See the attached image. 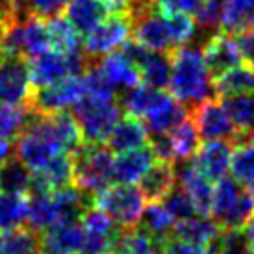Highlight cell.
I'll return each mask as SVG.
<instances>
[{
  "label": "cell",
  "instance_id": "obj_7",
  "mask_svg": "<svg viewBox=\"0 0 254 254\" xmlns=\"http://www.w3.org/2000/svg\"><path fill=\"white\" fill-rule=\"evenodd\" d=\"M95 204L117 226L130 228L139 223L147 198L134 184H110L95 195Z\"/></svg>",
  "mask_w": 254,
  "mask_h": 254
},
{
  "label": "cell",
  "instance_id": "obj_45",
  "mask_svg": "<svg viewBox=\"0 0 254 254\" xmlns=\"http://www.w3.org/2000/svg\"><path fill=\"white\" fill-rule=\"evenodd\" d=\"M193 15L202 30L217 28L219 19H221V0H200L197 11Z\"/></svg>",
  "mask_w": 254,
  "mask_h": 254
},
{
  "label": "cell",
  "instance_id": "obj_47",
  "mask_svg": "<svg viewBox=\"0 0 254 254\" xmlns=\"http://www.w3.org/2000/svg\"><path fill=\"white\" fill-rule=\"evenodd\" d=\"M152 6L163 13H186L193 15L197 11L200 0H150Z\"/></svg>",
  "mask_w": 254,
  "mask_h": 254
},
{
  "label": "cell",
  "instance_id": "obj_14",
  "mask_svg": "<svg viewBox=\"0 0 254 254\" xmlns=\"http://www.w3.org/2000/svg\"><path fill=\"white\" fill-rule=\"evenodd\" d=\"M30 95L32 84L22 58L0 52V104H28Z\"/></svg>",
  "mask_w": 254,
  "mask_h": 254
},
{
  "label": "cell",
  "instance_id": "obj_44",
  "mask_svg": "<svg viewBox=\"0 0 254 254\" xmlns=\"http://www.w3.org/2000/svg\"><path fill=\"white\" fill-rule=\"evenodd\" d=\"M163 206L169 210V213L175 217V221H182V219H188L191 215H195L197 210L191 202V198L188 197V193L180 188V186H175L173 190L162 198Z\"/></svg>",
  "mask_w": 254,
  "mask_h": 254
},
{
  "label": "cell",
  "instance_id": "obj_3",
  "mask_svg": "<svg viewBox=\"0 0 254 254\" xmlns=\"http://www.w3.org/2000/svg\"><path fill=\"white\" fill-rule=\"evenodd\" d=\"M72 182L87 195H97L113 182V152L104 143H82L71 154Z\"/></svg>",
  "mask_w": 254,
  "mask_h": 254
},
{
  "label": "cell",
  "instance_id": "obj_41",
  "mask_svg": "<svg viewBox=\"0 0 254 254\" xmlns=\"http://www.w3.org/2000/svg\"><path fill=\"white\" fill-rule=\"evenodd\" d=\"M163 89H154V87H148V85H135L132 89L125 91V97H123V110L132 115V117H137L141 121L147 112L152 108V104L156 102L158 95L162 93Z\"/></svg>",
  "mask_w": 254,
  "mask_h": 254
},
{
  "label": "cell",
  "instance_id": "obj_30",
  "mask_svg": "<svg viewBox=\"0 0 254 254\" xmlns=\"http://www.w3.org/2000/svg\"><path fill=\"white\" fill-rule=\"evenodd\" d=\"M221 102L232 121L236 132L241 137L249 139L254 132V91L223 97Z\"/></svg>",
  "mask_w": 254,
  "mask_h": 254
},
{
  "label": "cell",
  "instance_id": "obj_22",
  "mask_svg": "<svg viewBox=\"0 0 254 254\" xmlns=\"http://www.w3.org/2000/svg\"><path fill=\"white\" fill-rule=\"evenodd\" d=\"M72 184V158L71 154L56 156L43 167L32 171L30 191H56ZM28 191V193H30Z\"/></svg>",
  "mask_w": 254,
  "mask_h": 254
},
{
  "label": "cell",
  "instance_id": "obj_27",
  "mask_svg": "<svg viewBox=\"0 0 254 254\" xmlns=\"http://www.w3.org/2000/svg\"><path fill=\"white\" fill-rule=\"evenodd\" d=\"M163 240H158L139 225L121 228L112 254H162Z\"/></svg>",
  "mask_w": 254,
  "mask_h": 254
},
{
  "label": "cell",
  "instance_id": "obj_11",
  "mask_svg": "<svg viewBox=\"0 0 254 254\" xmlns=\"http://www.w3.org/2000/svg\"><path fill=\"white\" fill-rule=\"evenodd\" d=\"M191 123L195 125L198 135L206 141L221 139V141H230L232 145L245 141V137H241L236 132L223 102H219V100L206 99L202 102H198L193 110Z\"/></svg>",
  "mask_w": 254,
  "mask_h": 254
},
{
  "label": "cell",
  "instance_id": "obj_1",
  "mask_svg": "<svg viewBox=\"0 0 254 254\" xmlns=\"http://www.w3.org/2000/svg\"><path fill=\"white\" fill-rule=\"evenodd\" d=\"M82 143V132L71 113H34L17 137L13 152L30 171H36L56 156L72 154Z\"/></svg>",
  "mask_w": 254,
  "mask_h": 254
},
{
  "label": "cell",
  "instance_id": "obj_13",
  "mask_svg": "<svg viewBox=\"0 0 254 254\" xmlns=\"http://www.w3.org/2000/svg\"><path fill=\"white\" fill-rule=\"evenodd\" d=\"M80 225L84 230L82 254H112L121 226L115 225L100 208L91 206L80 217Z\"/></svg>",
  "mask_w": 254,
  "mask_h": 254
},
{
  "label": "cell",
  "instance_id": "obj_34",
  "mask_svg": "<svg viewBox=\"0 0 254 254\" xmlns=\"http://www.w3.org/2000/svg\"><path fill=\"white\" fill-rule=\"evenodd\" d=\"M32 188V171L11 154L0 162V191L7 193H28Z\"/></svg>",
  "mask_w": 254,
  "mask_h": 254
},
{
  "label": "cell",
  "instance_id": "obj_50",
  "mask_svg": "<svg viewBox=\"0 0 254 254\" xmlns=\"http://www.w3.org/2000/svg\"><path fill=\"white\" fill-rule=\"evenodd\" d=\"M249 139H251V141L254 143V132H253V134H251V137H249Z\"/></svg>",
  "mask_w": 254,
  "mask_h": 254
},
{
  "label": "cell",
  "instance_id": "obj_28",
  "mask_svg": "<svg viewBox=\"0 0 254 254\" xmlns=\"http://www.w3.org/2000/svg\"><path fill=\"white\" fill-rule=\"evenodd\" d=\"M219 26L232 36L254 28V0H221Z\"/></svg>",
  "mask_w": 254,
  "mask_h": 254
},
{
  "label": "cell",
  "instance_id": "obj_19",
  "mask_svg": "<svg viewBox=\"0 0 254 254\" xmlns=\"http://www.w3.org/2000/svg\"><path fill=\"white\" fill-rule=\"evenodd\" d=\"M128 54L134 58L139 67L141 82L154 89H165L169 85L171 76V58H167L163 52H150L141 49L139 45H125Z\"/></svg>",
  "mask_w": 254,
  "mask_h": 254
},
{
  "label": "cell",
  "instance_id": "obj_40",
  "mask_svg": "<svg viewBox=\"0 0 254 254\" xmlns=\"http://www.w3.org/2000/svg\"><path fill=\"white\" fill-rule=\"evenodd\" d=\"M0 254H41L39 238L32 228H15L0 232Z\"/></svg>",
  "mask_w": 254,
  "mask_h": 254
},
{
  "label": "cell",
  "instance_id": "obj_16",
  "mask_svg": "<svg viewBox=\"0 0 254 254\" xmlns=\"http://www.w3.org/2000/svg\"><path fill=\"white\" fill-rule=\"evenodd\" d=\"M102 78L113 87V91H128L139 85V67L128 50H115L100 58V64L95 67Z\"/></svg>",
  "mask_w": 254,
  "mask_h": 254
},
{
  "label": "cell",
  "instance_id": "obj_12",
  "mask_svg": "<svg viewBox=\"0 0 254 254\" xmlns=\"http://www.w3.org/2000/svg\"><path fill=\"white\" fill-rule=\"evenodd\" d=\"M132 32L135 45L150 52H169L175 50L171 39L167 15L158 11L154 6H148L132 17Z\"/></svg>",
  "mask_w": 254,
  "mask_h": 254
},
{
  "label": "cell",
  "instance_id": "obj_37",
  "mask_svg": "<svg viewBox=\"0 0 254 254\" xmlns=\"http://www.w3.org/2000/svg\"><path fill=\"white\" fill-rule=\"evenodd\" d=\"M28 217V198L24 193L0 191V232L21 228Z\"/></svg>",
  "mask_w": 254,
  "mask_h": 254
},
{
  "label": "cell",
  "instance_id": "obj_2",
  "mask_svg": "<svg viewBox=\"0 0 254 254\" xmlns=\"http://www.w3.org/2000/svg\"><path fill=\"white\" fill-rule=\"evenodd\" d=\"M212 72L202 50L186 45L173 52L167 87L171 89V95L184 106H197L198 102L212 97Z\"/></svg>",
  "mask_w": 254,
  "mask_h": 254
},
{
  "label": "cell",
  "instance_id": "obj_5",
  "mask_svg": "<svg viewBox=\"0 0 254 254\" xmlns=\"http://www.w3.org/2000/svg\"><path fill=\"white\" fill-rule=\"evenodd\" d=\"M72 117L85 143H106L112 128L121 119V106L115 102V97L84 93L72 106Z\"/></svg>",
  "mask_w": 254,
  "mask_h": 254
},
{
  "label": "cell",
  "instance_id": "obj_26",
  "mask_svg": "<svg viewBox=\"0 0 254 254\" xmlns=\"http://www.w3.org/2000/svg\"><path fill=\"white\" fill-rule=\"evenodd\" d=\"M177 186V171L173 162L154 160L139 180V191L147 200H162Z\"/></svg>",
  "mask_w": 254,
  "mask_h": 254
},
{
  "label": "cell",
  "instance_id": "obj_8",
  "mask_svg": "<svg viewBox=\"0 0 254 254\" xmlns=\"http://www.w3.org/2000/svg\"><path fill=\"white\" fill-rule=\"evenodd\" d=\"M32 87L54 84L58 80L72 74H82L85 69V60L82 52L64 54L58 50H47L39 56H34L26 64Z\"/></svg>",
  "mask_w": 254,
  "mask_h": 254
},
{
  "label": "cell",
  "instance_id": "obj_49",
  "mask_svg": "<svg viewBox=\"0 0 254 254\" xmlns=\"http://www.w3.org/2000/svg\"><path fill=\"white\" fill-rule=\"evenodd\" d=\"M243 234H245V240H247L249 247L254 253V215L245 223V228H243Z\"/></svg>",
  "mask_w": 254,
  "mask_h": 254
},
{
  "label": "cell",
  "instance_id": "obj_38",
  "mask_svg": "<svg viewBox=\"0 0 254 254\" xmlns=\"http://www.w3.org/2000/svg\"><path fill=\"white\" fill-rule=\"evenodd\" d=\"M167 139H169V147L171 152H173V162L178 160V162H188L191 160V156L195 154V150L198 148V135L195 125L191 123L190 119L182 121L178 127H175L167 134Z\"/></svg>",
  "mask_w": 254,
  "mask_h": 254
},
{
  "label": "cell",
  "instance_id": "obj_33",
  "mask_svg": "<svg viewBox=\"0 0 254 254\" xmlns=\"http://www.w3.org/2000/svg\"><path fill=\"white\" fill-rule=\"evenodd\" d=\"M32 108L28 104H0V141L13 143L28 127L32 119Z\"/></svg>",
  "mask_w": 254,
  "mask_h": 254
},
{
  "label": "cell",
  "instance_id": "obj_21",
  "mask_svg": "<svg viewBox=\"0 0 254 254\" xmlns=\"http://www.w3.org/2000/svg\"><path fill=\"white\" fill-rule=\"evenodd\" d=\"M154 154L150 147L132 148L127 152H119L113 156L112 177L113 182L117 184H137L141 177L147 173V169L154 163Z\"/></svg>",
  "mask_w": 254,
  "mask_h": 254
},
{
  "label": "cell",
  "instance_id": "obj_36",
  "mask_svg": "<svg viewBox=\"0 0 254 254\" xmlns=\"http://www.w3.org/2000/svg\"><path fill=\"white\" fill-rule=\"evenodd\" d=\"M175 217L169 213V210L163 206L162 200H152L150 204L145 206V210L139 219V226L148 234H152L158 240L167 241L175 228Z\"/></svg>",
  "mask_w": 254,
  "mask_h": 254
},
{
  "label": "cell",
  "instance_id": "obj_9",
  "mask_svg": "<svg viewBox=\"0 0 254 254\" xmlns=\"http://www.w3.org/2000/svg\"><path fill=\"white\" fill-rule=\"evenodd\" d=\"M85 84L82 74L62 78L54 84L36 87V93L30 95V108L34 113L50 115V113L67 112L84 97Z\"/></svg>",
  "mask_w": 254,
  "mask_h": 254
},
{
  "label": "cell",
  "instance_id": "obj_46",
  "mask_svg": "<svg viewBox=\"0 0 254 254\" xmlns=\"http://www.w3.org/2000/svg\"><path fill=\"white\" fill-rule=\"evenodd\" d=\"M69 0H19L22 9H26L30 13L39 15V17H54L60 15V11L67 6Z\"/></svg>",
  "mask_w": 254,
  "mask_h": 254
},
{
  "label": "cell",
  "instance_id": "obj_18",
  "mask_svg": "<svg viewBox=\"0 0 254 254\" xmlns=\"http://www.w3.org/2000/svg\"><path fill=\"white\" fill-rule=\"evenodd\" d=\"M234 145L230 141H206L204 145H198L195 154L191 156L190 162L197 167L208 180L217 182L225 178L230 171V160H232Z\"/></svg>",
  "mask_w": 254,
  "mask_h": 254
},
{
  "label": "cell",
  "instance_id": "obj_24",
  "mask_svg": "<svg viewBox=\"0 0 254 254\" xmlns=\"http://www.w3.org/2000/svg\"><path fill=\"white\" fill-rule=\"evenodd\" d=\"M202 54H204L206 64L215 72L230 69V67L243 62L236 37L232 34H226V32H219V34L210 37L202 49Z\"/></svg>",
  "mask_w": 254,
  "mask_h": 254
},
{
  "label": "cell",
  "instance_id": "obj_32",
  "mask_svg": "<svg viewBox=\"0 0 254 254\" xmlns=\"http://www.w3.org/2000/svg\"><path fill=\"white\" fill-rule=\"evenodd\" d=\"M32 197L28 198V217L26 223L34 232H41L47 226L60 221L56 208V200L52 191H30Z\"/></svg>",
  "mask_w": 254,
  "mask_h": 254
},
{
  "label": "cell",
  "instance_id": "obj_17",
  "mask_svg": "<svg viewBox=\"0 0 254 254\" xmlns=\"http://www.w3.org/2000/svg\"><path fill=\"white\" fill-rule=\"evenodd\" d=\"M186 119H188L186 106L182 102H178L171 93L162 91L141 121L147 128L148 137H150V135L169 134L173 128L178 127Z\"/></svg>",
  "mask_w": 254,
  "mask_h": 254
},
{
  "label": "cell",
  "instance_id": "obj_31",
  "mask_svg": "<svg viewBox=\"0 0 254 254\" xmlns=\"http://www.w3.org/2000/svg\"><path fill=\"white\" fill-rule=\"evenodd\" d=\"M67 21L80 32L85 34L95 24L108 17L106 6L102 0H69L67 2Z\"/></svg>",
  "mask_w": 254,
  "mask_h": 254
},
{
  "label": "cell",
  "instance_id": "obj_10",
  "mask_svg": "<svg viewBox=\"0 0 254 254\" xmlns=\"http://www.w3.org/2000/svg\"><path fill=\"white\" fill-rule=\"evenodd\" d=\"M132 34V19L128 15H108L99 24L84 34V54L89 58H102L123 49Z\"/></svg>",
  "mask_w": 254,
  "mask_h": 254
},
{
  "label": "cell",
  "instance_id": "obj_4",
  "mask_svg": "<svg viewBox=\"0 0 254 254\" xmlns=\"http://www.w3.org/2000/svg\"><path fill=\"white\" fill-rule=\"evenodd\" d=\"M219 228H243L254 215V191L234 178H221L213 186L210 213Z\"/></svg>",
  "mask_w": 254,
  "mask_h": 254
},
{
  "label": "cell",
  "instance_id": "obj_51",
  "mask_svg": "<svg viewBox=\"0 0 254 254\" xmlns=\"http://www.w3.org/2000/svg\"><path fill=\"white\" fill-rule=\"evenodd\" d=\"M17 2H19V0H17Z\"/></svg>",
  "mask_w": 254,
  "mask_h": 254
},
{
  "label": "cell",
  "instance_id": "obj_42",
  "mask_svg": "<svg viewBox=\"0 0 254 254\" xmlns=\"http://www.w3.org/2000/svg\"><path fill=\"white\" fill-rule=\"evenodd\" d=\"M165 15H167L171 39H173L175 50L190 45L193 41V37H195V32H197V22L191 19V15H186V13H165Z\"/></svg>",
  "mask_w": 254,
  "mask_h": 254
},
{
  "label": "cell",
  "instance_id": "obj_43",
  "mask_svg": "<svg viewBox=\"0 0 254 254\" xmlns=\"http://www.w3.org/2000/svg\"><path fill=\"white\" fill-rule=\"evenodd\" d=\"M215 254H251L245 234L241 228H225L213 241Z\"/></svg>",
  "mask_w": 254,
  "mask_h": 254
},
{
  "label": "cell",
  "instance_id": "obj_35",
  "mask_svg": "<svg viewBox=\"0 0 254 254\" xmlns=\"http://www.w3.org/2000/svg\"><path fill=\"white\" fill-rule=\"evenodd\" d=\"M50 39V50H58L64 54H72V52H82L80 50V32H78L67 17L54 15L47 21Z\"/></svg>",
  "mask_w": 254,
  "mask_h": 254
},
{
  "label": "cell",
  "instance_id": "obj_29",
  "mask_svg": "<svg viewBox=\"0 0 254 254\" xmlns=\"http://www.w3.org/2000/svg\"><path fill=\"white\" fill-rule=\"evenodd\" d=\"M213 91L221 97L254 91V67L241 62L230 69L217 72V78L213 80Z\"/></svg>",
  "mask_w": 254,
  "mask_h": 254
},
{
  "label": "cell",
  "instance_id": "obj_23",
  "mask_svg": "<svg viewBox=\"0 0 254 254\" xmlns=\"http://www.w3.org/2000/svg\"><path fill=\"white\" fill-rule=\"evenodd\" d=\"M219 232L221 228L210 215L195 213L188 219L177 221L171 238H177V240H182L197 247H208V245H213Z\"/></svg>",
  "mask_w": 254,
  "mask_h": 254
},
{
  "label": "cell",
  "instance_id": "obj_25",
  "mask_svg": "<svg viewBox=\"0 0 254 254\" xmlns=\"http://www.w3.org/2000/svg\"><path fill=\"white\" fill-rule=\"evenodd\" d=\"M108 148L112 152H127L132 148L145 147L148 143V132L143 121H139L137 117L127 115L121 117L115 127L112 128V132L108 135Z\"/></svg>",
  "mask_w": 254,
  "mask_h": 254
},
{
  "label": "cell",
  "instance_id": "obj_20",
  "mask_svg": "<svg viewBox=\"0 0 254 254\" xmlns=\"http://www.w3.org/2000/svg\"><path fill=\"white\" fill-rule=\"evenodd\" d=\"M177 171V182L180 184L191 202L195 206L197 213L200 215H208L210 213V206H212V195H213V182L200 173V171L188 160V162H180V167H175Z\"/></svg>",
  "mask_w": 254,
  "mask_h": 254
},
{
  "label": "cell",
  "instance_id": "obj_15",
  "mask_svg": "<svg viewBox=\"0 0 254 254\" xmlns=\"http://www.w3.org/2000/svg\"><path fill=\"white\" fill-rule=\"evenodd\" d=\"M84 230L80 221H58L41 230V254H82Z\"/></svg>",
  "mask_w": 254,
  "mask_h": 254
},
{
  "label": "cell",
  "instance_id": "obj_6",
  "mask_svg": "<svg viewBox=\"0 0 254 254\" xmlns=\"http://www.w3.org/2000/svg\"><path fill=\"white\" fill-rule=\"evenodd\" d=\"M50 50L49 28L45 17L21 9L7 24L0 52L17 58H34Z\"/></svg>",
  "mask_w": 254,
  "mask_h": 254
},
{
  "label": "cell",
  "instance_id": "obj_48",
  "mask_svg": "<svg viewBox=\"0 0 254 254\" xmlns=\"http://www.w3.org/2000/svg\"><path fill=\"white\" fill-rule=\"evenodd\" d=\"M162 254H215V251H213V245L197 247V245L186 243V241L177 240V238H169L163 243Z\"/></svg>",
  "mask_w": 254,
  "mask_h": 254
},
{
  "label": "cell",
  "instance_id": "obj_39",
  "mask_svg": "<svg viewBox=\"0 0 254 254\" xmlns=\"http://www.w3.org/2000/svg\"><path fill=\"white\" fill-rule=\"evenodd\" d=\"M230 173L234 180H238L241 186L254 191V143L251 139L234 145Z\"/></svg>",
  "mask_w": 254,
  "mask_h": 254
}]
</instances>
